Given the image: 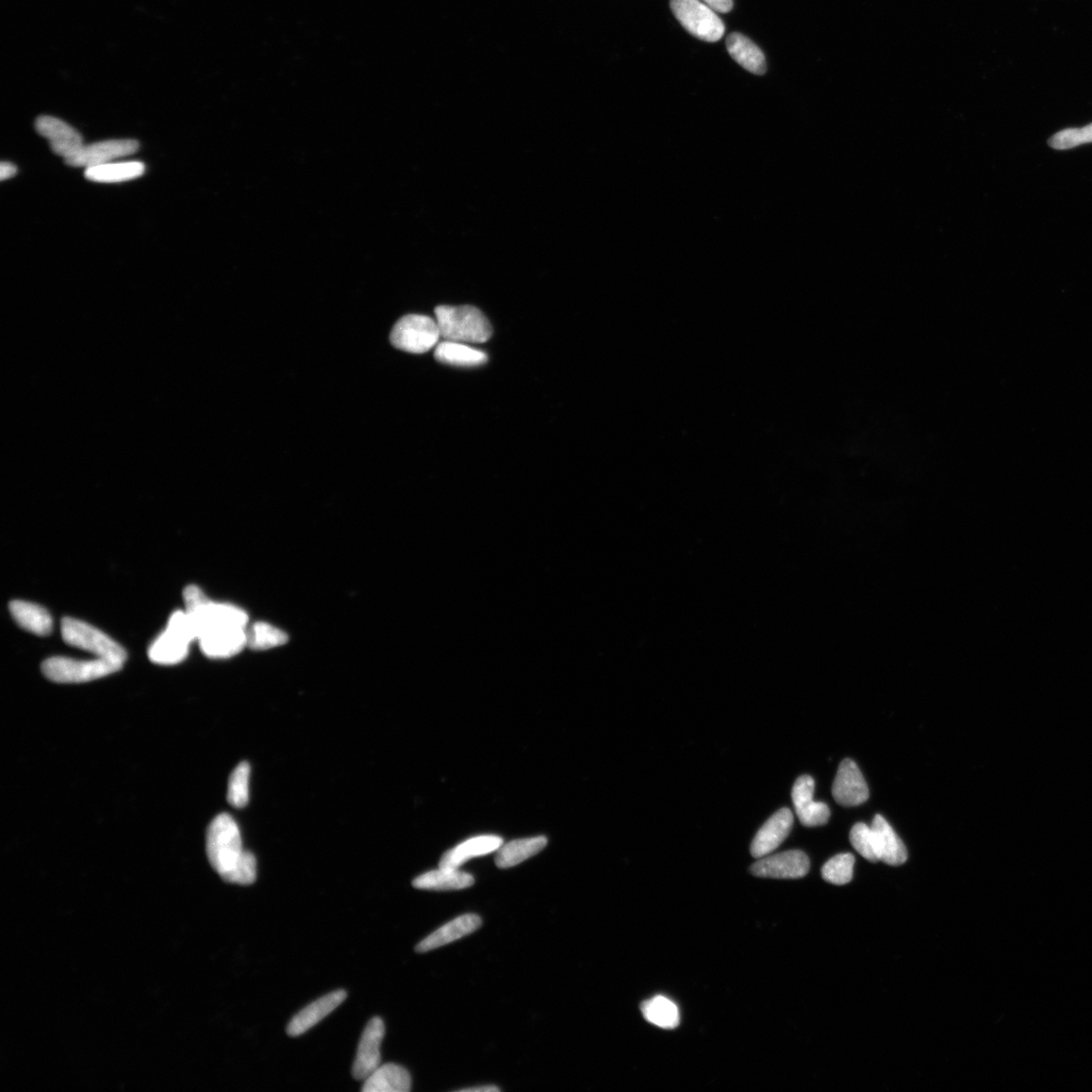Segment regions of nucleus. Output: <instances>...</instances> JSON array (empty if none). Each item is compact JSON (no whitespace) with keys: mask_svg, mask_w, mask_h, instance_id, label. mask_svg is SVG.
Listing matches in <instances>:
<instances>
[{"mask_svg":"<svg viewBox=\"0 0 1092 1092\" xmlns=\"http://www.w3.org/2000/svg\"><path fill=\"white\" fill-rule=\"evenodd\" d=\"M207 856L212 869L229 883L251 885L256 880V859L244 851L237 822L228 814L214 818L207 832Z\"/></svg>","mask_w":1092,"mask_h":1092,"instance_id":"nucleus-1","label":"nucleus"},{"mask_svg":"<svg viewBox=\"0 0 1092 1092\" xmlns=\"http://www.w3.org/2000/svg\"><path fill=\"white\" fill-rule=\"evenodd\" d=\"M186 612L197 635L200 637L212 628L236 626L245 627L248 623L246 612L234 605L214 603L198 587L191 585L184 591Z\"/></svg>","mask_w":1092,"mask_h":1092,"instance_id":"nucleus-2","label":"nucleus"},{"mask_svg":"<svg viewBox=\"0 0 1092 1092\" xmlns=\"http://www.w3.org/2000/svg\"><path fill=\"white\" fill-rule=\"evenodd\" d=\"M435 316L444 340L485 343L492 337L491 323L475 307L439 306L435 309Z\"/></svg>","mask_w":1092,"mask_h":1092,"instance_id":"nucleus-3","label":"nucleus"},{"mask_svg":"<svg viewBox=\"0 0 1092 1092\" xmlns=\"http://www.w3.org/2000/svg\"><path fill=\"white\" fill-rule=\"evenodd\" d=\"M194 640H197V635L186 610L175 611L167 628L149 648L148 657L157 665L179 664L188 657L190 645Z\"/></svg>","mask_w":1092,"mask_h":1092,"instance_id":"nucleus-4","label":"nucleus"},{"mask_svg":"<svg viewBox=\"0 0 1092 1092\" xmlns=\"http://www.w3.org/2000/svg\"><path fill=\"white\" fill-rule=\"evenodd\" d=\"M123 668V664L106 658L78 660L70 657H50L42 664V672L50 681L60 684H79L101 679Z\"/></svg>","mask_w":1092,"mask_h":1092,"instance_id":"nucleus-5","label":"nucleus"},{"mask_svg":"<svg viewBox=\"0 0 1092 1092\" xmlns=\"http://www.w3.org/2000/svg\"><path fill=\"white\" fill-rule=\"evenodd\" d=\"M61 635L63 640L71 647L91 653L97 657L117 661L123 665L127 659V652L122 645L84 621L71 617L63 618Z\"/></svg>","mask_w":1092,"mask_h":1092,"instance_id":"nucleus-6","label":"nucleus"},{"mask_svg":"<svg viewBox=\"0 0 1092 1092\" xmlns=\"http://www.w3.org/2000/svg\"><path fill=\"white\" fill-rule=\"evenodd\" d=\"M670 5L676 19L694 37L710 43L723 37V22L716 10L701 0H671Z\"/></svg>","mask_w":1092,"mask_h":1092,"instance_id":"nucleus-7","label":"nucleus"},{"mask_svg":"<svg viewBox=\"0 0 1092 1092\" xmlns=\"http://www.w3.org/2000/svg\"><path fill=\"white\" fill-rule=\"evenodd\" d=\"M437 322L424 315H408L394 326L391 342L395 349L421 354L434 349L440 338Z\"/></svg>","mask_w":1092,"mask_h":1092,"instance_id":"nucleus-8","label":"nucleus"},{"mask_svg":"<svg viewBox=\"0 0 1092 1092\" xmlns=\"http://www.w3.org/2000/svg\"><path fill=\"white\" fill-rule=\"evenodd\" d=\"M139 151V142L136 140H110L84 145L72 157L65 160L72 168H93L98 165L111 163L115 159L126 157Z\"/></svg>","mask_w":1092,"mask_h":1092,"instance_id":"nucleus-9","label":"nucleus"},{"mask_svg":"<svg viewBox=\"0 0 1092 1092\" xmlns=\"http://www.w3.org/2000/svg\"><path fill=\"white\" fill-rule=\"evenodd\" d=\"M752 873L762 879L799 880L809 871V859L801 851H788L760 858Z\"/></svg>","mask_w":1092,"mask_h":1092,"instance_id":"nucleus-10","label":"nucleus"},{"mask_svg":"<svg viewBox=\"0 0 1092 1092\" xmlns=\"http://www.w3.org/2000/svg\"><path fill=\"white\" fill-rule=\"evenodd\" d=\"M385 1036V1023L380 1018L372 1019L364 1029L355 1061L353 1066L354 1078L366 1081L380 1066V1046Z\"/></svg>","mask_w":1092,"mask_h":1092,"instance_id":"nucleus-11","label":"nucleus"},{"mask_svg":"<svg viewBox=\"0 0 1092 1092\" xmlns=\"http://www.w3.org/2000/svg\"><path fill=\"white\" fill-rule=\"evenodd\" d=\"M35 127L38 133L49 141L52 152L64 160L74 156L85 145L79 131L60 119L42 115Z\"/></svg>","mask_w":1092,"mask_h":1092,"instance_id":"nucleus-12","label":"nucleus"},{"mask_svg":"<svg viewBox=\"0 0 1092 1092\" xmlns=\"http://www.w3.org/2000/svg\"><path fill=\"white\" fill-rule=\"evenodd\" d=\"M833 797L842 806H858L869 799V789L864 776L854 760L843 759L833 785Z\"/></svg>","mask_w":1092,"mask_h":1092,"instance_id":"nucleus-13","label":"nucleus"},{"mask_svg":"<svg viewBox=\"0 0 1092 1092\" xmlns=\"http://www.w3.org/2000/svg\"><path fill=\"white\" fill-rule=\"evenodd\" d=\"M202 652L211 658H228L238 655L247 647L245 627L225 626L212 628L197 640Z\"/></svg>","mask_w":1092,"mask_h":1092,"instance_id":"nucleus-14","label":"nucleus"},{"mask_svg":"<svg viewBox=\"0 0 1092 1092\" xmlns=\"http://www.w3.org/2000/svg\"><path fill=\"white\" fill-rule=\"evenodd\" d=\"M816 783L812 777L801 776L792 789V800L797 815L804 826L814 827L825 824L831 817V810L823 802L814 799Z\"/></svg>","mask_w":1092,"mask_h":1092,"instance_id":"nucleus-15","label":"nucleus"},{"mask_svg":"<svg viewBox=\"0 0 1092 1092\" xmlns=\"http://www.w3.org/2000/svg\"><path fill=\"white\" fill-rule=\"evenodd\" d=\"M794 822L791 810H778L757 833L751 846L755 858H764L775 851L789 836Z\"/></svg>","mask_w":1092,"mask_h":1092,"instance_id":"nucleus-16","label":"nucleus"},{"mask_svg":"<svg viewBox=\"0 0 1092 1092\" xmlns=\"http://www.w3.org/2000/svg\"><path fill=\"white\" fill-rule=\"evenodd\" d=\"M346 998L347 992L339 989L309 1004L291 1021L287 1028L288 1035L297 1037L305 1034L333 1013Z\"/></svg>","mask_w":1092,"mask_h":1092,"instance_id":"nucleus-17","label":"nucleus"},{"mask_svg":"<svg viewBox=\"0 0 1092 1092\" xmlns=\"http://www.w3.org/2000/svg\"><path fill=\"white\" fill-rule=\"evenodd\" d=\"M503 839L497 836H481L463 841L457 847L446 852L439 863L440 868L459 869L469 859L498 851Z\"/></svg>","mask_w":1092,"mask_h":1092,"instance_id":"nucleus-18","label":"nucleus"},{"mask_svg":"<svg viewBox=\"0 0 1092 1092\" xmlns=\"http://www.w3.org/2000/svg\"><path fill=\"white\" fill-rule=\"evenodd\" d=\"M481 925L482 920L476 915L458 917L420 941L416 951L426 953L451 944V942L475 932Z\"/></svg>","mask_w":1092,"mask_h":1092,"instance_id":"nucleus-19","label":"nucleus"},{"mask_svg":"<svg viewBox=\"0 0 1092 1092\" xmlns=\"http://www.w3.org/2000/svg\"><path fill=\"white\" fill-rule=\"evenodd\" d=\"M880 861L890 866L906 862L907 851L903 841L881 816H876L871 825Z\"/></svg>","mask_w":1092,"mask_h":1092,"instance_id":"nucleus-20","label":"nucleus"},{"mask_svg":"<svg viewBox=\"0 0 1092 1092\" xmlns=\"http://www.w3.org/2000/svg\"><path fill=\"white\" fill-rule=\"evenodd\" d=\"M10 615L24 630L39 637H47L53 632V619L40 605L14 600L10 603Z\"/></svg>","mask_w":1092,"mask_h":1092,"instance_id":"nucleus-21","label":"nucleus"},{"mask_svg":"<svg viewBox=\"0 0 1092 1092\" xmlns=\"http://www.w3.org/2000/svg\"><path fill=\"white\" fill-rule=\"evenodd\" d=\"M727 51L741 68L756 75L767 71V62L762 50L739 32H733L726 40Z\"/></svg>","mask_w":1092,"mask_h":1092,"instance_id":"nucleus-22","label":"nucleus"},{"mask_svg":"<svg viewBox=\"0 0 1092 1092\" xmlns=\"http://www.w3.org/2000/svg\"><path fill=\"white\" fill-rule=\"evenodd\" d=\"M412 1082L409 1072L394 1063L379 1066L364 1081L363 1092H409Z\"/></svg>","mask_w":1092,"mask_h":1092,"instance_id":"nucleus-23","label":"nucleus"},{"mask_svg":"<svg viewBox=\"0 0 1092 1092\" xmlns=\"http://www.w3.org/2000/svg\"><path fill=\"white\" fill-rule=\"evenodd\" d=\"M475 883L474 877L466 872H461L459 869H445L430 871L424 873L414 880L413 886L418 889L426 890H459L473 886Z\"/></svg>","mask_w":1092,"mask_h":1092,"instance_id":"nucleus-24","label":"nucleus"},{"mask_svg":"<svg viewBox=\"0 0 1092 1092\" xmlns=\"http://www.w3.org/2000/svg\"><path fill=\"white\" fill-rule=\"evenodd\" d=\"M548 845V839L536 837L510 841L497 851L495 864L501 869L515 867L540 853Z\"/></svg>","mask_w":1092,"mask_h":1092,"instance_id":"nucleus-25","label":"nucleus"},{"mask_svg":"<svg viewBox=\"0 0 1092 1092\" xmlns=\"http://www.w3.org/2000/svg\"><path fill=\"white\" fill-rule=\"evenodd\" d=\"M435 358L450 366L466 368L483 366L488 361V355L484 352L455 341L440 343L435 351Z\"/></svg>","mask_w":1092,"mask_h":1092,"instance_id":"nucleus-26","label":"nucleus"},{"mask_svg":"<svg viewBox=\"0 0 1092 1092\" xmlns=\"http://www.w3.org/2000/svg\"><path fill=\"white\" fill-rule=\"evenodd\" d=\"M145 172V165L142 162H120V163H107L87 169L86 177L94 182H101V184H117V182L129 181L142 176Z\"/></svg>","mask_w":1092,"mask_h":1092,"instance_id":"nucleus-27","label":"nucleus"},{"mask_svg":"<svg viewBox=\"0 0 1092 1092\" xmlns=\"http://www.w3.org/2000/svg\"><path fill=\"white\" fill-rule=\"evenodd\" d=\"M641 1013L645 1021L661 1029L672 1030L680 1023L679 1008L665 997H656L642 1002Z\"/></svg>","mask_w":1092,"mask_h":1092,"instance_id":"nucleus-28","label":"nucleus"},{"mask_svg":"<svg viewBox=\"0 0 1092 1092\" xmlns=\"http://www.w3.org/2000/svg\"><path fill=\"white\" fill-rule=\"evenodd\" d=\"M246 633L247 647L257 651L281 647L289 641L285 632L270 623L257 622Z\"/></svg>","mask_w":1092,"mask_h":1092,"instance_id":"nucleus-29","label":"nucleus"},{"mask_svg":"<svg viewBox=\"0 0 1092 1092\" xmlns=\"http://www.w3.org/2000/svg\"><path fill=\"white\" fill-rule=\"evenodd\" d=\"M251 766L240 763L230 775L228 783V802L236 808H243L250 801Z\"/></svg>","mask_w":1092,"mask_h":1092,"instance_id":"nucleus-30","label":"nucleus"},{"mask_svg":"<svg viewBox=\"0 0 1092 1092\" xmlns=\"http://www.w3.org/2000/svg\"><path fill=\"white\" fill-rule=\"evenodd\" d=\"M855 857L852 854H839L825 863L821 874L826 882L845 885L852 881Z\"/></svg>","mask_w":1092,"mask_h":1092,"instance_id":"nucleus-31","label":"nucleus"},{"mask_svg":"<svg viewBox=\"0 0 1092 1092\" xmlns=\"http://www.w3.org/2000/svg\"><path fill=\"white\" fill-rule=\"evenodd\" d=\"M850 840L854 849L872 863L880 861L872 827L859 822L853 826Z\"/></svg>","mask_w":1092,"mask_h":1092,"instance_id":"nucleus-32","label":"nucleus"},{"mask_svg":"<svg viewBox=\"0 0 1092 1092\" xmlns=\"http://www.w3.org/2000/svg\"><path fill=\"white\" fill-rule=\"evenodd\" d=\"M1092 143V124L1082 129H1067L1054 135L1049 145L1057 151H1067L1082 144Z\"/></svg>","mask_w":1092,"mask_h":1092,"instance_id":"nucleus-33","label":"nucleus"},{"mask_svg":"<svg viewBox=\"0 0 1092 1092\" xmlns=\"http://www.w3.org/2000/svg\"><path fill=\"white\" fill-rule=\"evenodd\" d=\"M701 2L720 13L730 12L734 8V0H701Z\"/></svg>","mask_w":1092,"mask_h":1092,"instance_id":"nucleus-34","label":"nucleus"},{"mask_svg":"<svg viewBox=\"0 0 1092 1092\" xmlns=\"http://www.w3.org/2000/svg\"><path fill=\"white\" fill-rule=\"evenodd\" d=\"M16 172H18V169H16L10 162L4 161L2 164H0V179H9L14 176Z\"/></svg>","mask_w":1092,"mask_h":1092,"instance_id":"nucleus-35","label":"nucleus"},{"mask_svg":"<svg viewBox=\"0 0 1092 1092\" xmlns=\"http://www.w3.org/2000/svg\"><path fill=\"white\" fill-rule=\"evenodd\" d=\"M500 1090L501 1089L497 1086L489 1085V1086H479V1087H474V1088L460 1089L458 1091L459 1092H495V1091H500Z\"/></svg>","mask_w":1092,"mask_h":1092,"instance_id":"nucleus-36","label":"nucleus"}]
</instances>
